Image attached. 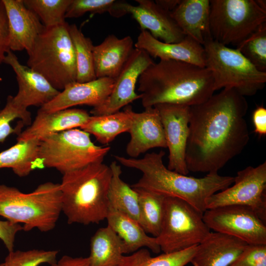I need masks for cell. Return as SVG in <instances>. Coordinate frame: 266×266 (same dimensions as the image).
Returning a JSON list of instances; mask_svg holds the SVG:
<instances>
[{
  "mask_svg": "<svg viewBox=\"0 0 266 266\" xmlns=\"http://www.w3.org/2000/svg\"><path fill=\"white\" fill-rule=\"evenodd\" d=\"M119 1L115 0H72L65 14V19L78 18L87 12L94 14L108 12L113 17H121L123 15L119 7Z\"/></svg>",
  "mask_w": 266,
  "mask_h": 266,
  "instance_id": "36",
  "label": "cell"
},
{
  "mask_svg": "<svg viewBox=\"0 0 266 266\" xmlns=\"http://www.w3.org/2000/svg\"><path fill=\"white\" fill-rule=\"evenodd\" d=\"M23 230L20 224L13 223L8 220H0V240H1L8 252L14 251L16 234Z\"/></svg>",
  "mask_w": 266,
  "mask_h": 266,
  "instance_id": "39",
  "label": "cell"
},
{
  "mask_svg": "<svg viewBox=\"0 0 266 266\" xmlns=\"http://www.w3.org/2000/svg\"><path fill=\"white\" fill-rule=\"evenodd\" d=\"M131 36L119 38L114 34L108 35L93 49L94 64L97 78L116 79L133 50Z\"/></svg>",
  "mask_w": 266,
  "mask_h": 266,
  "instance_id": "23",
  "label": "cell"
},
{
  "mask_svg": "<svg viewBox=\"0 0 266 266\" xmlns=\"http://www.w3.org/2000/svg\"><path fill=\"white\" fill-rule=\"evenodd\" d=\"M4 63L10 66L16 74L18 91L15 96H12V101L21 109L28 110V107L31 106L41 107L60 92L42 75L22 65L11 50L7 53Z\"/></svg>",
  "mask_w": 266,
  "mask_h": 266,
  "instance_id": "16",
  "label": "cell"
},
{
  "mask_svg": "<svg viewBox=\"0 0 266 266\" xmlns=\"http://www.w3.org/2000/svg\"><path fill=\"white\" fill-rule=\"evenodd\" d=\"M31 120V113L17 107L12 101V96H8L4 107L0 111V142L11 134L19 135L23 126L30 125Z\"/></svg>",
  "mask_w": 266,
  "mask_h": 266,
  "instance_id": "35",
  "label": "cell"
},
{
  "mask_svg": "<svg viewBox=\"0 0 266 266\" xmlns=\"http://www.w3.org/2000/svg\"><path fill=\"white\" fill-rule=\"evenodd\" d=\"M230 266H266V244H247Z\"/></svg>",
  "mask_w": 266,
  "mask_h": 266,
  "instance_id": "38",
  "label": "cell"
},
{
  "mask_svg": "<svg viewBox=\"0 0 266 266\" xmlns=\"http://www.w3.org/2000/svg\"><path fill=\"white\" fill-rule=\"evenodd\" d=\"M58 250L32 249L27 251L16 250L8 252L3 263L0 266H39L55 263Z\"/></svg>",
  "mask_w": 266,
  "mask_h": 266,
  "instance_id": "37",
  "label": "cell"
},
{
  "mask_svg": "<svg viewBox=\"0 0 266 266\" xmlns=\"http://www.w3.org/2000/svg\"><path fill=\"white\" fill-rule=\"evenodd\" d=\"M109 166L112 175L108 194L109 208L123 213L139 223V204L137 193L122 179L121 167L116 161H113Z\"/></svg>",
  "mask_w": 266,
  "mask_h": 266,
  "instance_id": "28",
  "label": "cell"
},
{
  "mask_svg": "<svg viewBox=\"0 0 266 266\" xmlns=\"http://www.w3.org/2000/svg\"><path fill=\"white\" fill-rule=\"evenodd\" d=\"M198 245L156 257H152L147 249L141 248L130 255H123L116 266H185L191 262Z\"/></svg>",
  "mask_w": 266,
  "mask_h": 266,
  "instance_id": "31",
  "label": "cell"
},
{
  "mask_svg": "<svg viewBox=\"0 0 266 266\" xmlns=\"http://www.w3.org/2000/svg\"><path fill=\"white\" fill-rule=\"evenodd\" d=\"M62 212L59 183H43L30 193L0 184V216L13 223L23 224L24 231L37 229L45 233L52 230Z\"/></svg>",
  "mask_w": 266,
  "mask_h": 266,
  "instance_id": "5",
  "label": "cell"
},
{
  "mask_svg": "<svg viewBox=\"0 0 266 266\" xmlns=\"http://www.w3.org/2000/svg\"><path fill=\"white\" fill-rule=\"evenodd\" d=\"M50 266H91L88 257H72L68 255L63 256L59 260Z\"/></svg>",
  "mask_w": 266,
  "mask_h": 266,
  "instance_id": "42",
  "label": "cell"
},
{
  "mask_svg": "<svg viewBox=\"0 0 266 266\" xmlns=\"http://www.w3.org/2000/svg\"><path fill=\"white\" fill-rule=\"evenodd\" d=\"M210 233L203 213L183 200L165 197L161 229L156 237L161 251L170 253L198 245Z\"/></svg>",
  "mask_w": 266,
  "mask_h": 266,
  "instance_id": "10",
  "label": "cell"
},
{
  "mask_svg": "<svg viewBox=\"0 0 266 266\" xmlns=\"http://www.w3.org/2000/svg\"><path fill=\"white\" fill-rule=\"evenodd\" d=\"M90 117L87 111L81 109L67 108L53 112L39 109L33 122L18 135L17 140H41L52 134L80 128Z\"/></svg>",
  "mask_w": 266,
  "mask_h": 266,
  "instance_id": "21",
  "label": "cell"
},
{
  "mask_svg": "<svg viewBox=\"0 0 266 266\" xmlns=\"http://www.w3.org/2000/svg\"><path fill=\"white\" fill-rule=\"evenodd\" d=\"M154 62L145 51L133 48L117 77L113 90L100 106L93 108L91 113L94 116L109 114L120 111L134 100L140 99L135 86L141 73Z\"/></svg>",
  "mask_w": 266,
  "mask_h": 266,
  "instance_id": "14",
  "label": "cell"
},
{
  "mask_svg": "<svg viewBox=\"0 0 266 266\" xmlns=\"http://www.w3.org/2000/svg\"><path fill=\"white\" fill-rule=\"evenodd\" d=\"M181 0H156L155 2L166 11L171 13L180 3Z\"/></svg>",
  "mask_w": 266,
  "mask_h": 266,
  "instance_id": "43",
  "label": "cell"
},
{
  "mask_svg": "<svg viewBox=\"0 0 266 266\" xmlns=\"http://www.w3.org/2000/svg\"><path fill=\"white\" fill-rule=\"evenodd\" d=\"M138 83L145 108L164 103L191 106L204 102L215 92L212 76L206 67L171 60L154 62Z\"/></svg>",
  "mask_w": 266,
  "mask_h": 266,
  "instance_id": "2",
  "label": "cell"
},
{
  "mask_svg": "<svg viewBox=\"0 0 266 266\" xmlns=\"http://www.w3.org/2000/svg\"><path fill=\"white\" fill-rule=\"evenodd\" d=\"M254 132L259 136L266 134V109L263 106H258L252 114Z\"/></svg>",
  "mask_w": 266,
  "mask_h": 266,
  "instance_id": "41",
  "label": "cell"
},
{
  "mask_svg": "<svg viewBox=\"0 0 266 266\" xmlns=\"http://www.w3.org/2000/svg\"><path fill=\"white\" fill-rule=\"evenodd\" d=\"M40 140L33 139L17 142L0 152V169L11 168L19 177H25L36 168H42L39 154Z\"/></svg>",
  "mask_w": 266,
  "mask_h": 266,
  "instance_id": "26",
  "label": "cell"
},
{
  "mask_svg": "<svg viewBox=\"0 0 266 266\" xmlns=\"http://www.w3.org/2000/svg\"><path fill=\"white\" fill-rule=\"evenodd\" d=\"M233 184L211 196L207 200L206 209L229 205H244L252 209L266 223V162L238 171Z\"/></svg>",
  "mask_w": 266,
  "mask_h": 266,
  "instance_id": "11",
  "label": "cell"
},
{
  "mask_svg": "<svg viewBox=\"0 0 266 266\" xmlns=\"http://www.w3.org/2000/svg\"><path fill=\"white\" fill-rule=\"evenodd\" d=\"M115 81V79L104 77L83 83H71L40 109L53 112L79 105H90L93 108L100 106L111 94Z\"/></svg>",
  "mask_w": 266,
  "mask_h": 266,
  "instance_id": "18",
  "label": "cell"
},
{
  "mask_svg": "<svg viewBox=\"0 0 266 266\" xmlns=\"http://www.w3.org/2000/svg\"><path fill=\"white\" fill-rule=\"evenodd\" d=\"M72 0H23L25 6L38 16L46 27L66 22L65 14Z\"/></svg>",
  "mask_w": 266,
  "mask_h": 266,
  "instance_id": "33",
  "label": "cell"
},
{
  "mask_svg": "<svg viewBox=\"0 0 266 266\" xmlns=\"http://www.w3.org/2000/svg\"><path fill=\"white\" fill-rule=\"evenodd\" d=\"M124 108L132 118L128 132L131 139L126 150L130 158H137L140 154L152 148H166L161 118L155 107L145 108L144 111L139 113L134 112L130 105L126 106Z\"/></svg>",
  "mask_w": 266,
  "mask_h": 266,
  "instance_id": "17",
  "label": "cell"
},
{
  "mask_svg": "<svg viewBox=\"0 0 266 266\" xmlns=\"http://www.w3.org/2000/svg\"><path fill=\"white\" fill-rule=\"evenodd\" d=\"M110 150L109 146L95 145L89 133L76 128L48 135L39 144L43 167L55 168L62 174L102 162Z\"/></svg>",
  "mask_w": 266,
  "mask_h": 266,
  "instance_id": "8",
  "label": "cell"
},
{
  "mask_svg": "<svg viewBox=\"0 0 266 266\" xmlns=\"http://www.w3.org/2000/svg\"><path fill=\"white\" fill-rule=\"evenodd\" d=\"M76 63V82L83 83L97 79L94 67L93 49L94 45L89 37H86L77 26H68Z\"/></svg>",
  "mask_w": 266,
  "mask_h": 266,
  "instance_id": "32",
  "label": "cell"
},
{
  "mask_svg": "<svg viewBox=\"0 0 266 266\" xmlns=\"http://www.w3.org/2000/svg\"><path fill=\"white\" fill-rule=\"evenodd\" d=\"M209 26L213 40L237 46L266 22V11L255 0H210Z\"/></svg>",
  "mask_w": 266,
  "mask_h": 266,
  "instance_id": "9",
  "label": "cell"
},
{
  "mask_svg": "<svg viewBox=\"0 0 266 266\" xmlns=\"http://www.w3.org/2000/svg\"><path fill=\"white\" fill-rule=\"evenodd\" d=\"M203 46L205 67L212 76L215 91L233 89L245 97L253 96L264 88L266 72L258 69L237 49L213 39Z\"/></svg>",
  "mask_w": 266,
  "mask_h": 266,
  "instance_id": "7",
  "label": "cell"
},
{
  "mask_svg": "<svg viewBox=\"0 0 266 266\" xmlns=\"http://www.w3.org/2000/svg\"><path fill=\"white\" fill-rule=\"evenodd\" d=\"M68 26L65 22L56 26H44L28 54L27 66L59 91L76 79L75 51Z\"/></svg>",
  "mask_w": 266,
  "mask_h": 266,
  "instance_id": "6",
  "label": "cell"
},
{
  "mask_svg": "<svg viewBox=\"0 0 266 266\" xmlns=\"http://www.w3.org/2000/svg\"><path fill=\"white\" fill-rule=\"evenodd\" d=\"M164 151L147 153L140 159L115 155L116 161L142 172L141 177L131 186L165 197L183 200L202 213L206 210L208 199L230 187L234 177L218 173H207L201 178L188 176L168 169L163 163Z\"/></svg>",
  "mask_w": 266,
  "mask_h": 266,
  "instance_id": "3",
  "label": "cell"
},
{
  "mask_svg": "<svg viewBox=\"0 0 266 266\" xmlns=\"http://www.w3.org/2000/svg\"><path fill=\"white\" fill-rule=\"evenodd\" d=\"M255 1L261 8L266 11V1L265 0H255Z\"/></svg>",
  "mask_w": 266,
  "mask_h": 266,
  "instance_id": "44",
  "label": "cell"
},
{
  "mask_svg": "<svg viewBox=\"0 0 266 266\" xmlns=\"http://www.w3.org/2000/svg\"><path fill=\"white\" fill-rule=\"evenodd\" d=\"M210 0H181L170 13L185 36L202 46L212 39L209 26Z\"/></svg>",
  "mask_w": 266,
  "mask_h": 266,
  "instance_id": "24",
  "label": "cell"
},
{
  "mask_svg": "<svg viewBox=\"0 0 266 266\" xmlns=\"http://www.w3.org/2000/svg\"><path fill=\"white\" fill-rule=\"evenodd\" d=\"M9 50L8 20L4 4L0 0V65Z\"/></svg>",
  "mask_w": 266,
  "mask_h": 266,
  "instance_id": "40",
  "label": "cell"
},
{
  "mask_svg": "<svg viewBox=\"0 0 266 266\" xmlns=\"http://www.w3.org/2000/svg\"><path fill=\"white\" fill-rule=\"evenodd\" d=\"M153 107L159 112L166 148L169 151L167 168L187 175L189 171L185 161V154L189 134L190 106L164 103Z\"/></svg>",
  "mask_w": 266,
  "mask_h": 266,
  "instance_id": "13",
  "label": "cell"
},
{
  "mask_svg": "<svg viewBox=\"0 0 266 266\" xmlns=\"http://www.w3.org/2000/svg\"><path fill=\"white\" fill-rule=\"evenodd\" d=\"M132 123L130 114L126 109L123 111L90 116L80 128L93 135L98 141L103 144L112 142L119 134L129 131Z\"/></svg>",
  "mask_w": 266,
  "mask_h": 266,
  "instance_id": "29",
  "label": "cell"
},
{
  "mask_svg": "<svg viewBox=\"0 0 266 266\" xmlns=\"http://www.w3.org/2000/svg\"><path fill=\"white\" fill-rule=\"evenodd\" d=\"M236 49L258 69L266 72V22L239 43Z\"/></svg>",
  "mask_w": 266,
  "mask_h": 266,
  "instance_id": "34",
  "label": "cell"
},
{
  "mask_svg": "<svg viewBox=\"0 0 266 266\" xmlns=\"http://www.w3.org/2000/svg\"><path fill=\"white\" fill-rule=\"evenodd\" d=\"M134 47L160 60L179 61L202 67L205 66L203 46L188 36L179 42L168 43L155 38L148 31L141 30Z\"/></svg>",
  "mask_w": 266,
  "mask_h": 266,
  "instance_id": "20",
  "label": "cell"
},
{
  "mask_svg": "<svg viewBox=\"0 0 266 266\" xmlns=\"http://www.w3.org/2000/svg\"><path fill=\"white\" fill-rule=\"evenodd\" d=\"M112 175L110 166L102 162L63 174L62 210L68 224H98L106 218Z\"/></svg>",
  "mask_w": 266,
  "mask_h": 266,
  "instance_id": "4",
  "label": "cell"
},
{
  "mask_svg": "<svg viewBox=\"0 0 266 266\" xmlns=\"http://www.w3.org/2000/svg\"><path fill=\"white\" fill-rule=\"evenodd\" d=\"M248 109L245 97L233 89L190 107L185 154L189 172L218 173L242 152L250 139Z\"/></svg>",
  "mask_w": 266,
  "mask_h": 266,
  "instance_id": "1",
  "label": "cell"
},
{
  "mask_svg": "<svg viewBox=\"0 0 266 266\" xmlns=\"http://www.w3.org/2000/svg\"><path fill=\"white\" fill-rule=\"evenodd\" d=\"M6 12L11 51L26 50L29 54L44 26L23 0H2Z\"/></svg>",
  "mask_w": 266,
  "mask_h": 266,
  "instance_id": "19",
  "label": "cell"
},
{
  "mask_svg": "<svg viewBox=\"0 0 266 266\" xmlns=\"http://www.w3.org/2000/svg\"><path fill=\"white\" fill-rule=\"evenodd\" d=\"M124 254L122 240L108 226L99 229L91 238V266H116Z\"/></svg>",
  "mask_w": 266,
  "mask_h": 266,
  "instance_id": "27",
  "label": "cell"
},
{
  "mask_svg": "<svg viewBox=\"0 0 266 266\" xmlns=\"http://www.w3.org/2000/svg\"><path fill=\"white\" fill-rule=\"evenodd\" d=\"M133 5L119 0V6L124 15L130 14L139 24L141 30L149 31L155 38L163 42L173 43L182 41L185 37L168 12L155 1L136 0Z\"/></svg>",
  "mask_w": 266,
  "mask_h": 266,
  "instance_id": "15",
  "label": "cell"
},
{
  "mask_svg": "<svg viewBox=\"0 0 266 266\" xmlns=\"http://www.w3.org/2000/svg\"><path fill=\"white\" fill-rule=\"evenodd\" d=\"M133 189L138 196L139 224L147 233L156 237L161 229L166 197L142 189Z\"/></svg>",
  "mask_w": 266,
  "mask_h": 266,
  "instance_id": "30",
  "label": "cell"
},
{
  "mask_svg": "<svg viewBox=\"0 0 266 266\" xmlns=\"http://www.w3.org/2000/svg\"><path fill=\"white\" fill-rule=\"evenodd\" d=\"M206 225L214 232L233 236L247 244H266V223L251 208L229 205L206 209Z\"/></svg>",
  "mask_w": 266,
  "mask_h": 266,
  "instance_id": "12",
  "label": "cell"
},
{
  "mask_svg": "<svg viewBox=\"0 0 266 266\" xmlns=\"http://www.w3.org/2000/svg\"><path fill=\"white\" fill-rule=\"evenodd\" d=\"M247 245L233 236L210 232L198 245L190 263L193 266H230Z\"/></svg>",
  "mask_w": 266,
  "mask_h": 266,
  "instance_id": "22",
  "label": "cell"
},
{
  "mask_svg": "<svg viewBox=\"0 0 266 266\" xmlns=\"http://www.w3.org/2000/svg\"><path fill=\"white\" fill-rule=\"evenodd\" d=\"M106 219L124 243V254L133 253L144 247L155 253L161 251L155 237L150 236L135 220L115 209L109 208Z\"/></svg>",
  "mask_w": 266,
  "mask_h": 266,
  "instance_id": "25",
  "label": "cell"
}]
</instances>
